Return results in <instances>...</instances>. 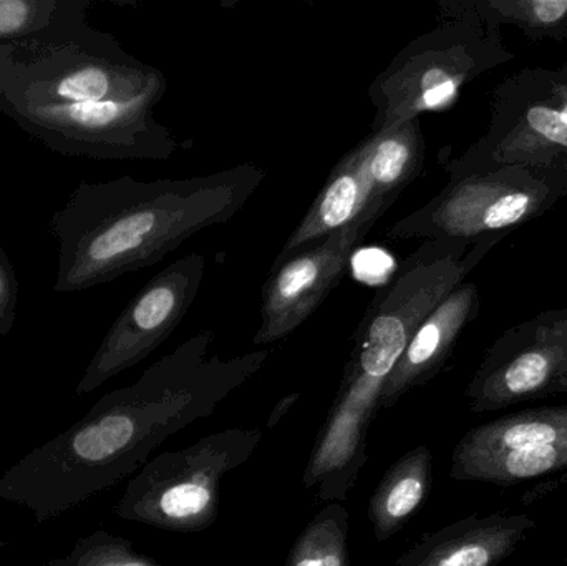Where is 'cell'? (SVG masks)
<instances>
[{"mask_svg":"<svg viewBox=\"0 0 567 566\" xmlns=\"http://www.w3.org/2000/svg\"><path fill=\"white\" fill-rule=\"evenodd\" d=\"M266 176L243 163L183 179L80 183L50 222L59 243L53 291H85L156 265L196 233L235 218Z\"/></svg>","mask_w":567,"mask_h":566,"instance_id":"cell-1","label":"cell"},{"mask_svg":"<svg viewBox=\"0 0 567 566\" xmlns=\"http://www.w3.org/2000/svg\"><path fill=\"white\" fill-rule=\"evenodd\" d=\"M513 60L499 30L472 17H442L370 83L372 132L450 109L466 85Z\"/></svg>","mask_w":567,"mask_h":566,"instance_id":"cell-2","label":"cell"},{"mask_svg":"<svg viewBox=\"0 0 567 566\" xmlns=\"http://www.w3.org/2000/svg\"><path fill=\"white\" fill-rule=\"evenodd\" d=\"M158 89H168L165 75L112 37L0 45V110L133 100Z\"/></svg>","mask_w":567,"mask_h":566,"instance_id":"cell-3","label":"cell"},{"mask_svg":"<svg viewBox=\"0 0 567 566\" xmlns=\"http://www.w3.org/2000/svg\"><path fill=\"white\" fill-rule=\"evenodd\" d=\"M261 439L258 429H228L183 451L163 452L136 472L113 512L159 531H206L218 521L223 477L246 464Z\"/></svg>","mask_w":567,"mask_h":566,"instance_id":"cell-4","label":"cell"},{"mask_svg":"<svg viewBox=\"0 0 567 566\" xmlns=\"http://www.w3.org/2000/svg\"><path fill=\"white\" fill-rule=\"evenodd\" d=\"M445 188L422 208L393 223L390 239L505 238L553 208L561 192L518 166L453 173Z\"/></svg>","mask_w":567,"mask_h":566,"instance_id":"cell-5","label":"cell"},{"mask_svg":"<svg viewBox=\"0 0 567 566\" xmlns=\"http://www.w3.org/2000/svg\"><path fill=\"white\" fill-rule=\"evenodd\" d=\"M518 166L567 195V120L549 99L545 66L523 69L493 92L486 132L445 163L449 175Z\"/></svg>","mask_w":567,"mask_h":566,"instance_id":"cell-6","label":"cell"},{"mask_svg":"<svg viewBox=\"0 0 567 566\" xmlns=\"http://www.w3.org/2000/svg\"><path fill=\"white\" fill-rule=\"evenodd\" d=\"M166 89L133 100L73 103L55 109H6L3 113L50 148L93 159H168L182 150L175 133L155 116Z\"/></svg>","mask_w":567,"mask_h":566,"instance_id":"cell-7","label":"cell"},{"mask_svg":"<svg viewBox=\"0 0 567 566\" xmlns=\"http://www.w3.org/2000/svg\"><path fill=\"white\" fill-rule=\"evenodd\" d=\"M546 475L567 482V405L486 422L470 429L453 449L450 477L456 482L513 487Z\"/></svg>","mask_w":567,"mask_h":566,"instance_id":"cell-8","label":"cell"},{"mask_svg":"<svg viewBox=\"0 0 567 566\" xmlns=\"http://www.w3.org/2000/svg\"><path fill=\"white\" fill-rule=\"evenodd\" d=\"M567 308L549 309L506 329L486 351L466 388L470 411H502L563 394Z\"/></svg>","mask_w":567,"mask_h":566,"instance_id":"cell-9","label":"cell"},{"mask_svg":"<svg viewBox=\"0 0 567 566\" xmlns=\"http://www.w3.org/2000/svg\"><path fill=\"white\" fill-rule=\"evenodd\" d=\"M206 263L202 253H189L146 282L100 342L76 394H92L110 379L145 361L175 332L198 296Z\"/></svg>","mask_w":567,"mask_h":566,"instance_id":"cell-10","label":"cell"},{"mask_svg":"<svg viewBox=\"0 0 567 566\" xmlns=\"http://www.w3.org/2000/svg\"><path fill=\"white\" fill-rule=\"evenodd\" d=\"M389 209L372 206L322 241L272 263L271 275L262 286L261 325L252 344H275L302 326L339 285L357 245Z\"/></svg>","mask_w":567,"mask_h":566,"instance_id":"cell-11","label":"cell"},{"mask_svg":"<svg viewBox=\"0 0 567 566\" xmlns=\"http://www.w3.org/2000/svg\"><path fill=\"white\" fill-rule=\"evenodd\" d=\"M480 291L473 282L453 289L425 319L393 369L380 409H390L413 389L429 384L449 361L470 322L480 312Z\"/></svg>","mask_w":567,"mask_h":566,"instance_id":"cell-12","label":"cell"},{"mask_svg":"<svg viewBox=\"0 0 567 566\" xmlns=\"http://www.w3.org/2000/svg\"><path fill=\"white\" fill-rule=\"evenodd\" d=\"M535 527L526 514L470 515L425 535L396 566H498Z\"/></svg>","mask_w":567,"mask_h":566,"instance_id":"cell-13","label":"cell"},{"mask_svg":"<svg viewBox=\"0 0 567 566\" xmlns=\"http://www.w3.org/2000/svg\"><path fill=\"white\" fill-rule=\"evenodd\" d=\"M372 206H375V203H372L369 183L363 172L362 153L357 145L333 166L327 176L326 185L299 225L290 233L275 263L282 261L300 249L309 248L346 228Z\"/></svg>","mask_w":567,"mask_h":566,"instance_id":"cell-14","label":"cell"},{"mask_svg":"<svg viewBox=\"0 0 567 566\" xmlns=\"http://www.w3.org/2000/svg\"><path fill=\"white\" fill-rule=\"evenodd\" d=\"M372 203L392 206L425 165V138L420 119L372 132L359 143Z\"/></svg>","mask_w":567,"mask_h":566,"instance_id":"cell-15","label":"cell"},{"mask_svg":"<svg viewBox=\"0 0 567 566\" xmlns=\"http://www.w3.org/2000/svg\"><path fill=\"white\" fill-rule=\"evenodd\" d=\"M433 481V455L426 445L403 454L383 475L370 497L369 521L377 542L399 534L429 498Z\"/></svg>","mask_w":567,"mask_h":566,"instance_id":"cell-16","label":"cell"},{"mask_svg":"<svg viewBox=\"0 0 567 566\" xmlns=\"http://www.w3.org/2000/svg\"><path fill=\"white\" fill-rule=\"evenodd\" d=\"M436 17H472L495 30L513 27L535 42L567 43V0H440Z\"/></svg>","mask_w":567,"mask_h":566,"instance_id":"cell-17","label":"cell"},{"mask_svg":"<svg viewBox=\"0 0 567 566\" xmlns=\"http://www.w3.org/2000/svg\"><path fill=\"white\" fill-rule=\"evenodd\" d=\"M350 512L327 504L293 542L286 566H350Z\"/></svg>","mask_w":567,"mask_h":566,"instance_id":"cell-18","label":"cell"},{"mask_svg":"<svg viewBox=\"0 0 567 566\" xmlns=\"http://www.w3.org/2000/svg\"><path fill=\"white\" fill-rule=\"evenodd\" d=\"M45 566H159L140 554L132 542L105 531H96L75 542L69 554L52 558Z\"/></svg>","mask_w":567,"mask_h":566,"instance_id":"cell-19","label":"cell"},{"mask_svg":"<svg viewBox=\"0 0 567 566\" xmlns=\"http://www.w3.org/2000/svg\"><path fill=\"white\" fill-rule=\"evenodd\" d=\"M62 3L55 0H0V40L27 42L49 29Z\"/></svg>","mask_w":567,"mask_h":566,"instance_id":"cell-20","label":"cell"},{"mask_svg":"<svg viewBox=\"0 0 567 566\" xmlns=\"http://www.w3.org/2000/svg\"><path fill=\"white\" fill-rule=\"evenodd\" d=\"M17 282L9 261L0 249V335H9L16 319Z\"/></svg>","mask_w":567,"mask_h":566,"instance_id":"cell-21","label":"cell"},{"mask_svg":"<svg viewBox=\"0 0 567 566\" xmlns=\"http://www.w3.org/2000/svg\"><path fill=\"white\" fill-rule=\"evenodd\" d=\"M545 79L549 99L567 120V65L558 66V69H545Z\"/></svg>","mask_w":567,"mask_h":566,"instance_id":"cell-22","label":"cell"},{"mask_svg":"<svg viewBox=\"0 0 567 566\" xmlns=\"http://www.w3.org/2000/svg\"><path fill=\"white\" fill-rule=\"evenodd\" d=\"M300 399V392H290V394L284 395L281 401L278 402V404L275 405V409H272L271 415H269L268 424H266V428L272 429L276 428V425L279 424V422L282 421L284 418H286L287 412L292 409V405H296V402Z\"/></svg>","mask_w":567,"mask_h":566,"instance_id":"cell-23","label":"cell"},{"mask_svg":"<svg viewBox=\"0 0 567 566\" xmlns=\"http://www.w3.org/2000/svg\"><path fill=\"white\" fill-rule=\"evenodd\" d=\"M563 394H567V371L565 375V382H563Z\"/></svg>","mask_w":567,"mask_h":566,"instance_id":"cell-24","label":"cell"},{"mask_svg":"<svg viewBox=\"0 0 567 566\" xmlns=\"http://www.w3.org/2000/svg\"><path fill=\"white\" fill-rule=\"evenodd\" d=\"M6 547V542H3V538L0 537V548H3Z\"/></svg>","mask_w":567,"mask_h":566,"instance_id":"cell-25","label":"cell"},{"mask_svg":"<svg viewBox=\"0 0 567 566\" xmlns=\"http://www.w3.org/2000/svg\"><path fill=\"white\" fill-rule=\"evenodd\" d=\"M566 562H567V554H566Z\"/></svg>","mask_w":567,"mask_h":566,"instance_id":"cell-26","label":"cell"}]
</instances>
